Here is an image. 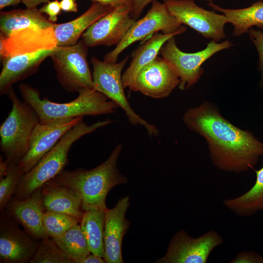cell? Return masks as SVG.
Here are the masks:
<instances>
[{"instance_id":"6da1fadb","label":"cell","mask_w":263,"mask_h":263,"mask_svg":"<svg viewBox=\"0 0 263 263\" xmlns=\"http://www.w3.org/2000/svg\"><path fill=\"white\" fill-rule=\"evenodd\" d=\"M183 120L188 129L205 138L212 164L220 170L244 172L263 156V142L249 131L232 124L210 102L189 109Z\"/></svg>"},{"instance_id":"7a4b0ae2","label":"cell","mask_w":263,"mask_h":263,"mask_svg":"<svg viewBox=\"0 0 263 263\" xmlns=\"http://www.w3.org/2000/svg\"><path fill=\"white\" fill-rule=\"evenodd\" d=\"M122 149V144L116 146L108 159L93 169L63 170L52 180L75 192L81 200L84 211L105 210L106 196L110 190L116 185L127 183L126 177L120 173L117 166Z\"/></svg>"},{"instance_id":"3957f363","label":"cell","mask_w":263,"mask_h":263,"mask_svg":"<svg viewBox=\"0 0 263 263\" xmlns=\"http://www.w3.org/2000/svg\"><path fill=\"white\" fill-rule=\"evenodd\" d=\"M19 89L23 101L35 111L42 123L59 119L113 113L119 107L104 94L94 90L82 89L75 99L60 103L45 97L41 99L39 91L28 84L21 83Z\"/></svg>"},{"instance_id":"277c9868","label":"cell","mask_w":263,"mask_h":263,"mask_svg":"<svg viewBox=\"0 0 263 263\" xmlns=\"http://www.w3.org/2000/svg\"><path fill=\"white\" fill-rule=\"evenodd\" d=\"M113 122L109 119L88 125L83 119L68 131L56 144L21 178L15 197L23 200L54 179L68 163V154L74 143L86 134Z\"/></svg>"},{"instance_id":"5b68a950","label":"cell","mask_w":263,"mask_h":263,"mask_svg":"<svg viewBox=\"0 0 263 263\" xmlns=\"http://www.w3.org/2000/svg\"><path fill=\"white\" fill-rule=\"evenodd\" d=\"M7 95L12 103L9 115L0 127V147L9 163L18 164L26 154L39 117L32 107L21 101L11 87Z\"/></svg>"},{"instance_id":"8992f818","label":"cell","mask_w":263,"mask_h":263,"mask_svg":"<svg viewBox=\"0 0 263 263\" xmlns=\"http://www.w3.org/2000/svg\"><path fill=\"white\" fill-rule=\"evenodd\" d=\"M126 56L119 62H107L92 57L94 90L104 94L125 113L129 122L134 125L143 126L150 136H157L159 131L155 126L141 118L132 109L124 90L122 72L129 60Z\"/></svg>"},{"instance_id":"52a82bcc","label":"cell","mask_w":263,"mask_h":263,"mask_svg":"<svg viewBox=\"0 0 263 263\" xmlns=\"http://www.w3.org/2000/svg\"><path fill=\"white\" fill-rule=\"evenodd\" d=\"M88 48L81 39L73 45L57 46L50 56L58 81L69 93H78L83 88L94 90L87 60Z\"/></svg>"},{"instance_id":"ba28073f","label":"cell","mask_w":263,"mask_h":263,"mask_svg":"<svg viewBox=\"0 0 263 263\" xmlns=\"http://www.w3.org/2000/svg\"><path fill=\"white\" fill-rule=\"evenodd\" d=\"M233 45L228 40L221 43L211 40L203 50L195 53H186L177 46L175 37L169 39L163 45L160 54L172 66L179 76L181 90L188 89L195 84L204 73L201 66L204 62L218 52Z\"/></svg>"},{"instance_id":"9c48e42d","label":"cell","mask_w":263,"mask_h":263,"mask_svg":"<svg viewBox=\"0 0 263 263\" xmlns=\"http://www.w3.org/2000/svg\"><path fill=\"white\" fill-rule=\"evenodd\" d=\"M182 26L164 3L155 0L145 16L134 22L121 42L105 55L103 60L116 62L119 55L132 43L139 40L142 43L153 34L160 31L164 34L175 32Z\"/></svg>"},{"instance_id":"30bf717a","label":"cell","mask_w":263,"mask_h":263,"mask_svg":"<svg viewBox=\"0 0 263 263\" xmlns=\"http://www.w3.org/2000/svg\"><path fill=\"white\" fill-rule=\"evenodd\" d=\"M163 3L181 24L189 26L203 37L217 42L226 37L224 27L228 20L224 14L200 7L194 0H164Z\"/></svg>"},{"instance_id":"8fae6325","label":"cell","mask_w":263,"mask_h":263,"mask_svg":"<svg viewBox=\"0 0 263 263\" xmlns=\"http://www.w3.org/2000/svg\"><path fill=\"white\" fill-rule=\"evenodd\" d=\"M223 243V238L213 229L197 238L180 230L172 237L166 254L155 263H206L212 250Z\"/></svg>"},{"instance_id":"7c38bea8","label":"cell","mask_w":263,"mask_h":263,"mask_svg":"<svg viewBox=\"0 0 263 263\" xmlns=\"http://www.w3.org/2000/svg\"><path fill=\"white\" fill-rule=\"evenodd\" d=\"M132 5H119L91 25L82 34L88 47L117 45L135 21L131 16Z\"/></svg>"},{"instance_id":"4fadbf2b","label":"cell","mask_w":263,"mask_h":263,"mask_svg":"<svg viewBox=\"0 0 263 263\" xmlns=\"http://www.w3.org/2000/svg\"><path fill=\"white\" fill-rule=\"evenodd\" d=\"M57 46L54 27H29L5 36L0 33V56L2 61L14 56L52 50Z\"/></svg>"},{"instance_id":"5bb4252c","label":"cell","mask_w":263,"mask_h":263,"mask_svg":"<svg viewBox=\"0 0 263 263\" xmlns=\"http://www.w3.org/2000/svg\"><path fill=\"white\" fill-rule=\"evenodd\" d=\"M83 118L59 119L45 123L39 122L33 131L26 154L18 164L19 168L24 173L31 170L62 136Z\"/></svg>"},{"instance_id":"9a60e30c","label":"cell","mask_w":263,"mask_h":263,"mask_svg":"<svg viewBox=\"0 0 263 263\" xmlns=\"http://www.w3.org/2000/svg\"><path fill=\"white\" fill-rule=\"evenodd\" d=\"M180 82L170 64L162 57L157 56L138 73L132 90L154 98L168 96Z\"/></svg>"},{"instance_id":"2e32d148","label":"cell","mask_w":263,"mask_h":263,"mask_svg":"<svg viewBox=\"0 0 263 263\" xmlns=\"http://www.w3.org/2000/svg\"><path fill=\"white\" fill-rule=\"evenodd\" d=\"M3 214L0 223V262L30 263L39 242Z\"/></svg>"},{"instance_id":"e0dca14e","label":"cell","mask_w":263,"mask_h":263,"mask_svg":"<svg viewBox=\"0 0 263 263\" xmlns=\"http://www.w3.org/2000/svg\"><path fill=\"white\" fill-rule=\"evenodd\" d=\"M129 196L118 200L112 208H106L105 212L104 259L107 263H123L121 247L123 237L130 222L125 218L130 206Z\"/></svg>"},{"instance_id":"ac0fdd59","label":"cell","mask_w":263,"mask_h":263,"mask_svg":"<svg viewBox=\"0 0 263 263\" xmlns=\"http://www.w3.org/2000/svg\"><path fill=\"white\" fill-rule=\"evenodd\" d=\"M5 209L7 215L20 223L34 238L41 240L48 237L43 224L45 210L42 203V188L25 199L12 198Z\"/></svg>"},{"instance_id":"d6986e66","label":"cell","mask_w":263,"mask_h":263,"mask_svg":"<svg viewBox=\"0 0 263 263\" xmlns=\"http://www.w3.org/2000/svg\"><path fill=\"white\" fill-rule=\"evenodd\" d=\"M54 49L14 56L2 61L0 95L7 94L13 84L37 73L42 62L50 56Z\"/></svg>"},{"instance_id":"ffe728a7","label":"cell","mask_w":263,"mask_h":263,"mask_svg":"<svg viewBox=\"0 0 263 263\" xmlns=\"http://www.w3.org/2000/svg\"><path fill=\"white\" fill-rule=\"evenodd\" d=\"M186 26L183 25L180 29L170 34L156 32L145 41L141 43L132 54V59L130 65L122 75L124 88H128L130 91L134 86L139 71L144 66L154 60L160 53L162 47L170 38L185 32Z\"/></svg>"},{"instance_id":"44dd1931","label":"cell","mask_w":263,"mask_h":263,"mask_svg":"<svg viewBox=\"0 0 263 263\" xmlns=\"http://www.w3.org/2000/svg\"><path fill=\"white\" fill-rule=\"evenodd\" d=\"M113 7L109 4L93 1L90 7L76 19L64 23H55L54 30L57 46L75 44L91 25L110 12Z\"/></svg>"},{"instance_id":"7402d4cb","label":"cell","mask_w":263,"mask_h":263,"mask_svg":"<svg viewBox=\"0 0 263 263\" xmlns=\"http://www.w3.org/2000/svg\"><path fill=\"white\" fill-rule=\"evenodd\" d=\"M42 197L45 211L67 214L80 222L84 212L82 201L71 189L60 185L52 179L42 187Z\"/></svg>"},{"instance_id":"603a6c76","label":"cell","mask_w":263,"mask_h":263,"mask_svg":"<svg viewBox=\"0 0 263 263\" xmlns=\"http://www.w3.org/2000/svg\"><path fill=\"white\" fill-rule=\"evenodd\" d=\"M207 5L226 17L228 23L233 26L234 36L239 37L247 33L253 26L263 28V1L261 0L240 9L224 8L213 2L207 3Z\"/></svg>"},{"instance_id":"cb8c5ba5","label":"cell","mask_w":263,"mask_h":263,"mask_svg":"<svg viewBox=\"0 0 263 263\" xmlns=\"http://www.w3.org/2000/svg\"><path fill=\"white\" fill-rule=\"evenodd\" d=\"M55 24L37 8L2 11L0 14V33L5 36L14 31L29 27L49 28L54 27Z\"/></svg>"},{"instance_id":"d4e9b609","label":"cell","mask_w":263,"mask_h":263,"mask_svg":"<svg viewBox=\"0 0 263 263\" xmlns=\"http://www.w3.org/2000/svg\"><path fill=\"white\" fill-rule=\"evenodd\" d=\"M254 185L244 193L233 198L225 199L223 205L229 210L240 217H248L263 212V166L255 171Z\"/></svg>"},{"instance_id":"484cf974","label":"cell","mask_w":263,"mask_h":263,"mask_svg":"<svg viewBox=\"0 0 263 263\" xmlns=\"http://www.w3.org/2000/svg\"><path fill=\"white\" fill-rule=\"evenodd\" d=\"M105 210L84 211L80 225L91 253L104 258Z\"/></svg>"},{"instance_id":"4316f807","label":"cell","mask_w":263,"mask_h":263,"mask_svg":"<svg viewBox=\"0 0 263 263\" xmlns=\"http://www.w3.org/2000/svg\"><path fill=\"white\" fill-rule=\"evenodd\" d=\"M52 239L65 256L74 263H81L91 253L80 225H75L61 236Z\"/></svg>"},{"instance_id":"83f0119b","label":"cell","mask_w":263,"mask_h":263,"mask_svg":"<svg viewBox=\"0 0 263 263\" xmlns=\"http://www.w3.org/2000/svg\"><path fill=\"white\" fill-rule=\"evenodd\" d=\"M78 223L76 218L71 216L53 211L45 210L43 216L45 231L52 239L61 236Z\"/></svg>"},{"instance_id":"f1b7e54d","label":"cell","mask_w":263,"mask_h":263,"mask_svg":"<svg viewBox=\"0 0 263 263\" xmlns=\"http://www.w3.org/2000/svg\"><path fill=\"white\" fill-rule=\"evenodd\" d=\"M24 174L18 164L9 163L5 175L0 179V210L2 213L15 194Z\"/></svg>"},{"instance_id":"f546056e","label":"cell","mask_w":263,"mask_h":263,"mask_svg":"<svg viewBox=\"0 0 263 263\" xmlns=\"http://www.w3.org/2000/svg\"><path fill=\"white\" fill-rule=\"evenodd\" d=\"M30 263H74L65 256L54 240L49 237L40 240Z\"/></svg>"},{"instance_id":"4dcf8cb0","label":"cell","mask_w":263,"mask_h":263,"mask_svg":"<svg viewBox=\"0 0 263 263\" xmlns=\"http://www.w3.org/2000/svg\"><path fill=\"white\" fill-rule=\"evenodd\" d=\"M249 38L254 44L259 55L258 66L261 73L260 85L263 86V32L252 28L247 31Z\"/></svg>"},{"instance_id":"1f68e13d","label":"cell","mask_w":263,"mask_h":263,"mask_svg":"<svg viewBox=\"0 0 263 263\" xmlns=\"http://www.w3.org/2000/svg\"><path fill=\"white\" fill-rule=\"evenodd\" d=\"M230 263H263V256L253 251L239 253Z\"/></svg>"},{"instance_id":"d6a6232c","label":"cell","mask_w":263,"mask_h":263,"mask_svg":"<svg viewBox=\"0 0 263 263\" xmlns=\"http://www.w3.org/2000/svg\"><path fill=\"white\" fill-rule=\"evenodd\" d=\"M39 10L42 13H45L48 16V20L50 22L54 23L57 21V17L61 14L62 10L60 1L58 0H55L48 1Z\"/></svg>"},{"instance_id":"836d02e7","label":"cell","mask_w":263,"mask_h":263,"mask_svg":"<svg viewBox=\"0 0 263 263\" xmlns=\"http://www.w3.org/2000/svg\"><path fill=\"white\" fill-rule=\"evenodd\" d=\"M154 0H133L131 11L132 17L136 19L146 6Z\"/></svg>"},{"instance_id":"e575fe53","label":"cell","mask_w":263,"mask_h":263,"mask_svg":"<svg viewBox=\"0 0 263 263\" xmlns=\"http://www.w3.org/2000/svg\"><path fill=\"white\" fill-rule=\"evenodd\" d=\"M62 11L66 12H76L77 4L75 0H61L60 1Z\"/></svg>"},{"instance_id":"d590c367","label":"cell","mask_w":263,"mask_h":263,"mask_svg":"<svg viewBox=\"0 0 263 263\" xmlns=\"http://www.w3.org/2000/svg\"><path fill=\"white\" fill-rule=\"evenodd\" d=\"M93 1H96L104 4H109L113 7L119 5L127 4L132 5L133 0H91Z\"/></svg>"},{"instance_id":"8d00e7d4","label":"cell","mask_w":263,"mask_h":263,"mask_svg":"<svg viewBox=\"0 0 263 263\" xmlns=\"http://www.w3.org/2000/svg\"><path fill=\"white\" fill-rule=\"evenodd\" d=\"M89 254L81 263H106L104 258L94 254Z\"/></svg>"},{"instance_id":"74e56055","label":"cell","mask_w":263,"mask_h":263,"mask_svg":"<svg viewBox=\"0 0 263 263\" xmlns=\"http://www.w3.org/2000/svg\"><path fill=\"white\" fill-rule=\"evenodd\" d=\"M49 0H21L22 2L27 8H35L40 4L47 2Z\"/></svg>"},{"instance_id":"f35d334b","label":"cell","mask_w":263,"mask_h":263,"mask_svg":"<svg viewBox=\"0 0 263 263\" xmlns=\"http://www.w3.org/2000/svg\"><path fill=\"white\" fill-rule=\"evenodd\" d=\"M21 2V0H0V9L10 6H16Z\"/></svg>"},{"instance_id":"ab89813d","label":"cell","mask_w":263,"mask_h":263,"mask_svg":"<svg viewBox=\"0 0 263 263\" xmlns=\"http://www.w3.org/2000/svg\"><path fill=\"white\" fill-rule=\"evenodd\" d=\"M9 165V162L6 160H3L0 157V179L3 178L6 174L8 167Z\"/></svg>"},{"instance_id":"60d3db41","label":"cell","mask_w":263,"mask_h":263,"mask_svg":"<svg viewBox=\"0 0 263 263\" xmlns=\"http://www.w3.org/2000/svg\"><path fill=\"white\" fill-rule=\"evenodd\" d=\"M204 1H207L208 3H212L213 0H203Z\"/></svg>"},{"instance_id":"b9f144b4","label":"cell","mask_w":263,"mask_h":263,"mask_svg":"<svg viewBox=\"0 0 263 263\" xmlns=\"http://www.w3.org/2000/svg\"><path fill=\"white\" fill-rule=\"evenodd\" d=\"M261 0L263 1V0Z\"/></svg>"}]
</instances>
